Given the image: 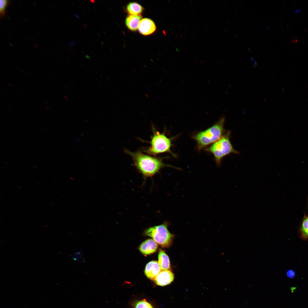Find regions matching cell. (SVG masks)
I'll return each mask as SVG.
<instances>
[{"mask_svg": "<svg viewBox=\"0 0 308 308\" xmlns=\"http://www.w3.org/2000/svg\"><path fill=\"white\" fill-rule=\"evenodd\" d=\"M7 84L10 87H12V84H10V83H7Z\"/></svg>", "mask_w": 308, "mask_h": 308, "instance_id": "cell-22", "label": "cell"}, {"mask_svg": "<svg viewBox=\"0 0 308 308\" xmlns=\"http://www.w3.org/2000/svg\"><path fill=\"white\" fill-rule=\"evenodd\" d=\"M75 17H76V18H78V19H80V17H79L78 16V15H77V14H75Z\"/></svg>", "mask_w": 308, "mask_h": 308, "instance_id": "cell-23", "label": "cell"}, {"mask_svg": "<svg viewBox=\"0 0 308 308\" xmlns=\"http://www.w3.org/2000/svg\"><path fill=\"white\" fill-rule=\"evenodd\" d=\"M104 42H103L102 41H101V44L102 46L104 45Z\"/></svg>", "mask_w": 308, "mask_h": 308, "instance_id": "cell-27", "label": "cell"}, {"mask_svg": "<svg viewBox=\"0 0 308 308\" xmlns=\"http://www.w3.org/2000/svg\"><path fill=\"white\" fill-rule=\"evenodd\" d=\"M230 131H228L218 141L208 147L205 148L206 151L213 155L217 165L220 166L222 159L231 153L239 154V152L233 148L230 141Z\"/></svg>", "mask_w": 308, "mask_h": 308, "instance_id": "cell-4", "label": "cell"}, {"mask_svg": "<svg viewBox=\"0 0 308 308\" xmlns=\"http://www.w3.org/2000/svg\"><path fill=\"white\" fill-rule=\"evenodd\" d=\"M135 308H153L151 305L145 299L137 302L135 304Z\"/></svg>", "mask_w": 308, "mask_h": 308, "instance_id": "cell-15", "label": "cell"}, {"mask_svg": "<svg viewBox=\"0 0 308 308\" xmlns=\"http://www.w3.org/2000/svg\"><path fill=\"white\" fill-rule=\"evenodd\" d=\"M44 107L45 108H46L48 110H50V108L47 105H45Z\"/></svg>", "mask_w": 308, "mask_h": 308, "instance_id": "cell-18", "label": "cell"}, {"mask_svg": "<svg viewBox=\"0 0 308 308\" xmlns=\"http://www.w3.org/2000/svg\"><path fill=\"white\" fill-rule=\"evenodd\" d=\"M9 3V1L8 0L0 1V16L1 18L5 16L6 9Z\"/></svg>", "mask_w": 308, "mask_h": 308, "instance_id": "cell-14", "label": "cell"}, {"mask_svg": "<svg viewBox=\"0 0 308 308\" xmlns=\"http://www.w3.org/2000/svg\"><path fill=\"white\" fill-rule=\"evenodd\" d=\"M83 25L84 26V27H85V28H86V25H84V24H83Z\"/></svg>", "mask_w": 308, "mask_h": 308, "instance_id": "cell-30", "label": "cell"}, {"mask_svg": "<svg viewBox=\"0 0 308 308\" xmlns=\"http://www.w3.org/2000/svg\"><path fill=\"white\" fill-rule=\"evenodd\" d=\"M85 57H86V58H88V59H89V58H90V56H88V55H87V56H85Z\"/></svg>", "mask_w": 308, "mask_h": 308, "instance_id": "cell-26", "label": "cell"}, {"mask_svg": "<svg viewBox=\"0 0 308 308\" xmlns=\"http://www.w3.org/2000/svg\"><path fill=\"white\" fill-rule=\"evenodd\" d=\"M161 271L158 262L156 261H152L146 264L144 272L148 278L154 280Z\"/></svg>", "mask_w": 308, "mask_h": 308, "instance_id": "cell-8", "label": "cell"}, {"mask_svg": "<svg viewBox=\"0 0 308 308\" xmlns=\"http://www.w3.org/2000/svg\"><path fill=\"white\" fill-rule=\"evenodd\" d=\"M1 90H2V91H3V92H4V93H5V90H4V89H2H2H1Z\"/></svg>", "mask_w": 308, "mask_h": 308, "instance_id": "cell-28", "label": "cell"}, {"mask_svg": "<svg viewBox=\"0 0 308 308\" xmlns=\"http://www.w3.org/2000/svg\"><path fill=\"white\" fill-rule=\"evenodd\" d=\"M103 33H104V34H106V33H105V32H104V31H103Z\"/></svg>", "mask_w": 308, "mask_h": 308, "instance_id": "cell-31", "label": "cell"}, {"mask_svg": "<svg viewBox=\"0 0 308 308\" xmlns=\"http://www.w3.org/2000/svg\"><path fill=\"white\" fill-rule=\"evenodd\" d=\"M300 237L308 240V216H305L302 221L300 229Z\"/></svg>", "mask_w": 308, "mask_h": 308, "instance_id": "cell-13", "label": "cell"}, {"mask_svg": "<svg viewBox=\"0 0 308 308\" xmlns=\"http://www.w3.org/2000/svg\"><path fill=\"white\" fill-rule=\"evenodd\" d=\"M300 10L299 9H297V10H295L294 11V12H295L297 13V12H299Z\"/></svg>", "mask_w": 308, "mask_h": 308, "instance_id": "cell-24", "label": "cell"}, {"mask_svg": "<svg viewBox=\"0 0 308 308\" xmlns=\"http://www.w3.org/2000/svg\"><path fill=\"white\" fill-rule=\"evenodd\" d=\"M64 98H65V99L66 100H68V97H67V96H66V95H64Z\"/></svg>", "mask_w": 308, "mask_h": 308, "instance_id": "cell-21", "label": "cell"}, {"mask_svg": "<svg viewBox=\"0 0 308 308\" xmlns=\"http://www.w3.org/2000/svg\"><path fill=\"white\" fill-rule=\"evenodd\" d=\"M173 273L170 270H162L156 276L154 280L158 285L164 286L170 284L174 279Z\"/></svg>", "mask_w": 308, "mask_h": 308, "instance_id": "cell-7", "label": "cell"}, {"mask_svg": "<svg viewBox=\"0 0 308 308\" xmlns=\"http://www.w3.org/2000/svg\"><path fill=\"white\" fill-rule=\"evenodd\" d=\"M68 44L70 46H72L71 44V43H68Z\"/></svg>", "mask_w": 308, "mask_h": 308, "instance_id": "cell-29", "label": "cell"}, {"mask_svg": "<svg viewBox=\"0 0 308 308\" xmlns=\"http://www.w3.org/2000/svg\"><path fill=\"white\" fill-rule=\"evenodd\" d=\"M71 44L72 46H74L75 45V42L74 41H73L71 43Z\"/></svg>", "mask_w": 308, "mask_h": 308, "instance_id": "cell-19", "label": "cell"}, {"mask_svg": "<svg viewBox=\"0 0 308 308\" xmlns=\"http://www.w3.org/2000/svg\"><path fill=\"white\" fill-rule=\"evenodd\" d=\"M89 1V2H92V3H94L96 1H95V0H90V1Z\"/></svg>", "mask_w": 308, "mask_h": 308, "instance_id": "cell-20", "label": "cell"}, {"mask_svg": "<svg viewBox=\"0 0 308 308\" xmlns=\"http://www.w3.org/2000/svg\"><path fill=\"white\" fill-rule=\"evenodd\" d=\"M158 247L157 243L153 239L145 240L140 245L139 249L144 255H149L155 252Z\"/></svg>", "mask_w": 308, "mask_h": 308, "instance_id": "cell-9", "label": "cell"}, {"mask_svg": "<svg viewBox=\"0 0 308 308\" xmlns=\"http://www.w3.org/2000/svg\"><path fill=\"white\" fill-rule=\"evenodd\" d=\"M158 263L161 270H169L170 264L169 258L163 250H160L158 255Z\"/></svg>", "mask_w": 308, "mask_h": 308, "instance_id": "cell-11", "label": "cell"}, {"mask_svg": "<svg viewBox=\"0 0 308 308\" xmlns=\"http://www.w3.org/2000/svg\"><path fill=\"white\" fill-rule=\"evenodd\" d=\"M168 223L165 222L147 229L145 233L151 237L157 243L163 248L168 247L172 244L174 236L167 229Z\"/></svg>", "mask_w": 308, "mask_h": 308, "instance_id": "cell-5", "label": "cell"}, {"mask_svg": "<svg viewBox=\"0 0 308 308\" xmlns=\"http://www.w3.org/2000/svg\"><path fill=\"white\" fill-rule=\"evenodd\" d=\"M152 134L150 141L148 142L150 144L148 147L144 148L143 151L148 154L156 156L158 154L168 153L171 154L174 157H177L176 154L173 153L171 150L173 146L172 141L175 137L169 138L164 132L160 133L155 129L152 125Z\"/></svg>", "mask_w": 308, "mask_h": 308, "instance_id": "cell-3", "label": "cell"}, {"mask_svg": "<svg viewBox=\"0 0 308 308\" xmlns=\"http://www.w3.org/2000/svg\"><path fill=\"white\" fill-rule=\"evenodd\" d=\"M127 11L130 15H140L144 10L143 7L136 2H131L128 3L126 7Z\"/></svg>", "mask_w": 308, "mask_h": 308, "instance_id": "cell-12", "label": "cell"}, {"mask_svg": "<svg viewBox=\"0 0 308 308\" xmlns=\"http://www.w3.org/2000/svg\"><path fill=\"white\" fill-rule=\"evenodd\" d=\"M141 18V15H128L125 20L126 26L129 30L132 31H136L138 29Z\"/></svg>", "mask_w": 308, "mask_h": 308, "instance_id": "cell-10", "label": "cell"}, {"mask_svg": "<svg viewBox=\"0 0 308 308\" xmlns=\"http://www.w3.org/2000/svg\"><path fill=\"white\" fill-rule=\"evenodd\" d=\"M291 42H296L297 41V39H292L291 40Z\"/></svg>", "mask_w": 308, "mask_h": 308, "instance_id": "cell-17", "label": "cell"}, {"mask_svg": "<svg viewBox=\"0 0 308 308\" xmlns=\"http://www.w3.org/2000/svg\"><path fill=\"white\" fill-rule=\"evenodd\" d=\"M156 25L151 19L147 18L142 19L139 23L138 29L139 32L144 35L153 33L156 30Z\"/></svg>", "mask_w": 308, "mask_h": 308, "instance_id": "cell-6", "label": "cell"}, {"mask_svg": "<svg viewBox=\"0 0 308 308\" xmlns=\"http://www.w3.org/2000/svg\"><path fill=\"white\" fill-rule=\"evenodd\" d=\"M125 151L131 156L134 166L145 177L153 176L165 167L181 170L179 168L165 164L163 161V158L145 154L140 150L131 152L125 149Z\"/></svg>", "mask_w": 308, "mask_h": 308, "instance_id": "cell-1", "label": "cell"}, {"mask_svg": "<svg viewBox=\"0 0 308 308\" xmlns=\"http://www.w3.org/2000/svg\"><path fill=\"white\" fill-rule=\"evenodd\" d=\"M287 276L290 277H293L295 275V273L294 271L292 270H289L287 273Z\"/></svg>", "mask_w": 308, "mask_h": 308, "instance_id": "cell-16", "label": "cell"}, {"mask_svg": "<svg viewBox=\"0 0 308 308\" xmlns=\"http://www.w3.org/2000/svg\"><path fill=\"white\" fill-rule=\"evenodd\" d=\"M225 121L224 117H222L210 127L192 136V137L196 142L197 148L199 151L205 149L222 137L226 132L224 127Z\"/></svg>", "mask_w": 308, "mask_h": 308, "instance_id": "cell-2", "label": "cell"}, {"mask_svg": "<svg viewBox=\"0 0 308 308\" xmlns=\"http://www.w3.org/2000/svg\"><path fill=\"white\" fill-rule=\"evenodd\" d=\"M7 109H8V110H11V108H10V107H9V106H7Z\"/></svg>", "mask_w": 308, "mask_h": 308, "instance_id": "cell-25", "label": "cell"}]
</instances>
